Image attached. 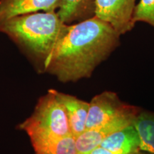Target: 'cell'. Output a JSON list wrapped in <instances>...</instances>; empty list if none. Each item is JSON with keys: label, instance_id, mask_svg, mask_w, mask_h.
Wrapping results in <instances>:
<instances>
[{"label": "cell", "instance_id": "1", "mask_svg": "<svg viewBox=\"0 0 154 154\" xmlns=\"http://www.w3.org/2000/svg\"><path fill=\"white\" fill-rule=\"evenodd\" d=\"M120 36L110 24L96 16L69 25L44 61V70L62 83L89 78L120 45Z\"/></svg>", "mask_w": 154, "mask_h": 154}, {"label": "cell", "instance_id": "2", "mask_svg": "<svg viewBox=\"0 0 154 154\" xmlns=\"http://www.w3.org/2000/svg\"><path fill=\"white\" fill-rule=\"evenodd\" d=\"M57 11L21 15L0 24V32L44 63L68 28Z\"/></svg>", "mask_w": 154, "mask_h": 154}, {"label": "cell", "instance_id": "3", "mask_svg": "<svg viewBox=\"0 0 154 154\" xmlns=\"http://www.w3.org/2000/svg\"><path fill=\"white\" fill-rule=\"evenodd\" d=\"M19 127L29 136L34 149L72 136L66 111L54 89L38 100L33 113Z\"/></svg>", "mask_w": 154, "mask_h": 154}, {"label": "cell", "instance_id": "4", "mask_svg": "<svg viewBox=\"0 0 154 154\" xmlns=\"http://www.w3.org/2000/svg\"><path fill=\"white\" fill-rule=\"evenodd\" d=\"M138 108L121 100L116 92L106 91L92 98L86 121V129L97 127Z\"/></svg>", "mask_w": 154, "mask_h": 154}, {"label": "cell", "instance_id": "5", "mask_svg": "<svg viewBox=\"0 0 154 154\" xmlns=\"http://www.w3.org/2000/svg\"><path fill=\"white\" fill-rule=\"evenodd\" d=\"M136 1L94 0V16L110 24L121 36L134 27Z\"/></svg>", "mask_w": 154, "mask_h": 154}, {"label": "cell", "instance_id": "6", "mask_svg": "<svg viewBox=\"0 0 154 154\" xmlns=\"http://www.w3.org/2000/svg\"><path fill=\"white\" fill-rule=\"evenodd\" d=\"M140 110L141 109L138 107L135 110L119 116L101 126L86 129L75 138L78 153H91L94 149L101 146L102 141L111 134L134 124Z\"/></svg>", "mask_w": 154, "mask_h": 154}, {"label": "cell", "instance_id": "7", "mask_svg": "<svg viewBox=\"0 0 154 154\" xmlns=\"http://www.w3.org/2000/svg\"><path fill=\"white\" fill-rule=\"evenodd\" d=\"M61 0H0V24L14 17L36 11H55Z\"/></svg>", "mask_w": 154, "mask_h": 154}, {"label": "cell", "instance_id": "8", "mask_svg": "<svg viewBox=\"0 0 154 154\" xmlns=\"http://www.w3.org/2000/svg\"><path fill=\"white\" fill-rule=\"evenodd\" d=\"M100 146L113 154H138L140 151V138L134 123L111 134Z\"/></svg>", "mask_w": 154, "mask_h": 154}, {"label": "cell", "instance_id": "9", "mask_svg": "<svg viewBox=\"0 0 154 154\" xmlns=\"http://www.w3.org/2000/svg\"><path fill=\"white\" fill-rule=\"evenodd\" d=\"M57 93L66 111L72 136L76 138L86 130L89 103L74 96L58 91Z\"/></svg>", "mask_w": 154, "mask_h": 154}, {"label": "cell", "instance_id": "10", "mask_svg": "<svg viewBox=\"0 0 154 154\" xmlns=\"http://www.w3.org/2000/svg\"><path fill=\"white\" fill-rule=\"evenodd\" d=\"M94 14V0H61L57 14L65 24Z\"/></svg>", "mask_w": 154, "mask_h": 154}, {"label": "cell", "instance_id": "11", "mask_svg": "<svg viewBox=\"0 0 154 154\" xmlns=\"http://www.w3.org/2000/svg\"><path fill=\"white\" fill-rule=\"evenodd\" d=\"M140 138V151L154 154V112L141 109L134 121Z\"/></svg>", "mask_w": 154, "mask_h": 154}, {"label": "cell", "instance_id": "12", "mask_svg": "<svg viewBox=\"0 0 154 154\" xmlns=\"http://www.w3.org/2000/svg\"><path fill=\"white\" fill-rule=\"evenodd\" d=\"M36 154H78L73 136L53 140L34 149Z\"/></svg>", "mask_w": 154, "mask_h": 154}, {"label": "cell", "instance_id": "13", "mask_svg": "<svg viewBox=\"0 0 154 154\" xmlns=\"http://www.w3.org/2000/svg\"><path fill=\"white\" fill-rule=\"evenodd\" d=\"M134 22H146L154 28V0H140L135 8Z\"/></svg>", "mask_w": 154, "mask_h": 154}, {"label": "cell", "instance_id": "14", "mask_svg": "<svg viewBox=\"0 0 154 154\" xmlns=\"http://www.w3.org/2000/svg\"><path fill=\"white\" fill-rule=\"evenodd\" d=\"M88 154H113L111 152L108 151L107 149H104V148L101 147V146H99V147L96 148L95 149H94L91 153Z\"/></svg>", "mask_w": 154, "mask_h": 154}, {"label": "cell", "instance_id": "15", "mask_svg": "<svg viewBox=\"0 0 154 154\" xmlns=\"http://www.w3.org/2000/svg\"><path fill=\"white\" fill-rule=\"evenodd\" d=\"M138 154H153L151 153H149V152H146V151H140L138 152Z\"/></svg>", "mask_w": 154, "mask_h": 154}, {"label": "cell", "instance_id": "16", "mask_svg": "<svg viewBox=\"0 0 154 154\" xmlns=\"http://www.w3.org/2000/svg\"><path fill=\"white\" fill-rule=\"evenodd\" d=\"M78 154H81V153H78Z\"/></svg>", "mask_w": 154, "mask_h": 154}]
</instances>
